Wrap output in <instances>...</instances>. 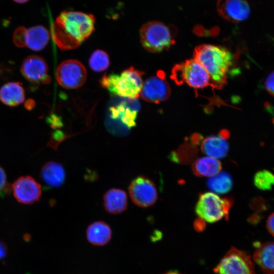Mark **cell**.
Segmentation results:
<instances>
[{
	"label": "cell",
	"mask_w": 274,
	"mask_h": 274,
	"mask_svg": "<svg viewBox=\"0 0 274 274\" xmlns=\"http://www.w3.org/2000/svg\"><path fill=\"white\" fill-rule=\"evenodd\" d=\"M202 137L198 133L193 134L191 138V143L193 145L198 144L202 140Z\"/></svg>",
	"instance_id": "cell-34"
},
{
	"label": "cell",
	"mask_w": 274,
	"mask_h": 274,
	"mask_svg": "<svg viewBox=\"0 0 274 274\" xmlns=\"http://www.w3.org/2000/svg\"><path fill=\"white\" fill-rule=\"evenodd\" d=\"M193 226L196 231L202 232L206 228L205 221L200 218L196 219L194 222Z\"/></svg>",
	"instance_id": "cell-31"
},
{
	"label": "cell",
	"mask_w": 274,
	"mask_h": 274,
	"mask_svg": "<svg viewBox=\"0 0 274 274\" xmlns=\"http://www.w3.org/2000/svg\"><path fill=\"white\" fill-rule=\"evenodd\" d=\"M175 29L162 22L153 21L144 24L140 32L143 46L147 51L158 53L168 49L175 43Z\"/></svg>",
	"instance_id": "cell-4"
},
{
	"label": "cell",
	"mask_w": 274,
	"mask_h": 274,
	"mask_svg": "<svg viewBox=\"0 0 274 274\" xmlns=\"http://www.w3.org/2000/svg\"><path fill=\"white\" fill-rule=\"evenodd\" d=\"M103 204L106 211L111 214H119L127 208L126 193L123 190L112 188L108 190L103 196Z\"/></svg>",
	"instance_id": "cell-17"
},
{
	"label": "cell",
	"mask_w": 274,
	"mask_h": 274,
	"mask_svg": "<svg viewBox=\"0 0 274 274\" xmlns=\"http://www.w3.org/2000/svg\"><path fill=\"white\" fill-rule=\"evenodd\" d=\"M193 57L209 74L213 88L220 89L226 84L227 74L233 63L232 55L227 49L202 44L195 48Z\"/></svg>",
	"instance_id": "cell-2"
},
{
	"label": "cell",
	"mask_w": 274,
	"mask_h": 274,
	"mask_svg": "<svg viewBox=\"0 0 274 274\" xmlns=\"http://www.w3.org/2000/svg\"><path fill=\"white\" fill-rule=\"evenodd\" d=\"M207 186L210 190L215 193L224 194L232 189L233 180L229 173L220 172L208 180Z\"/></svg>",
	"instance_id": "cell-23"
},
{
	"label": "cell",
	"mask_w": 274,
	"mask_h": 274,
	"mask_svg": "<svg viewBox=\"0 0 274 274\" xmlns=\"http://www.w3.org/2000/svg\"><path fill=\"white\" fill-rule=\"evenodd\" d=\"M125 98L110 108V116L112 119L118 120L127 128H130L135 125L140 105L136 98Z\"/></svg>",
	"instance_id": "cell-15"
},
{
	"label": "cell",
	"mask_w": 274,
	"mask_h": 274,
	"mask_svg": "<svg viewBox=\"0 0 274 274\" xmlns=\"http://www.w3.org/2000/svg\"><path fill=\"white\" fill-rule=\"evenodd\" d=\"M89 64L91 68L96 72H100L107 70L110 65L108 54L101 50H97L91 54Z\"/></svg>",
	"instance_id": "cell-25"
},
{
	"label": "cell",
	"mask_w": 274,
	"mask_h": 274,
	"mask_svg": "<svg viewBox=\"0 0 274 274\" xmlns=\"http://www.w3.org/2000/svg\"><path fill=\"white\" fill-rule=\"evenodd\" d=\"M221 162L211 157H204L195 160L192 165L193 173L198 177H212L221 170Z\"/></svg>",
	"instance_id": "cell-22"
},
{
	"label": "cell",
	"mask_w": 274,
	"mask_h": 274,
	"mask_svg": "<svg viewBox=\"0 0 274 274\" xmlns=\"http://www.w3.org/2000/svg\"><path fill=\"white\" fill-rule=\"evenodd\" d=\"M232 203L231 199L221 198L212 192H206L200 195L195 211L197 216L205 221L214 223L223 217L228 219Z\"/></svg>",
	"instance_id": "cell-6"
},
{
	"label": "cell",
	"mask_w": 274,
	"mask_h": 274,
	"mask_svg": "<svg viewBox=\"0 0 274 274\" xmlns=\"http://www.w3.org/2000/svg\"><path fill=\"white\" fill-rule=\"evenodd\" d=\"M112 230L108 224L102 221H95L87 228L88 241L93 245L102 246L107 244L112 237Z\"/></svg>",
	"instance_id": "cell-19"
},
{
	"label": "cell",
	"mask_w": 274,
	"mask_h": 274,
	"mask_svg": "<svg viewBox=\"0 0 274 274\" xmlns=\"http://www.w3.org/2000/svg\"><path fill=\"white\" fill-rule=\"evenodd\" d=\"M197 154V149L192 143L181 146L177 151L170 153L171 161L179 163H186L191 161Z\"/></svg>",
	"instance_id": "cell-24"
},
{
	"label": "cell",
	"mask_w": 274,
	"mask_h": 274,
	"mask_svg": "<svg viewBox=\"0 0 274 274\" xmlns=\"http://www.w3.org/2000/svg\"><path fill=\"white\" fill-rule=\"evenodd\" d=\"M95 18L90 14L64 11L53 22L51 33L54 41L62 50L78 47L94 29Z\"/></svg>",
	"instance_id": "cell-1"
},
{
	"label": "cell",
	"mask_w": 274,
	"mask_h": 274,
	"mask_svg": "<svg viewBox=\"0 0 274 274\" xmlns=\"http://www.w3.org/2000/svg\"><path fill=\"white\" fill-rule=\"evenodd\" d=\"M170 95V88L162 71L145 81L140 94L145 100L156 104L166 100Z\"/></svg>",
	"instance_id": "cell-11"
},
{
	"label": "cell",
	"mask_w": 274,
	"mask_h": 274,
	"mask_svg": "<svg viewBox=\"0 0 274 274\" xmlns=\"http://www.w3.org/2000/svg\"><path fill=\"white\" fill-rule=\"evenodd\" d=\"M261 218L260 214L255 213L248 218V221L252 224L256 225L261 221Z\"/></svg>",
	"instance_id": "cell-32"
},
{
	"label": "cell",
	"mask_w": 274,
	"mask_h": 274,
	"mask_svg": "<svg viewBox=\"0 0 274 274\" xmlns=\"http://www.w3.org/2000/svg\"><path fill=\"white\" fill-rule=\"evenodd\" d=\"M217 9L222 17L234 23L245 20L251 13L247 0H218Z\"/></svg>",
	"instance_id": "cell-12"
},
{
	"label": "cell",
	"mask_w": 274,
	"mask_h": 274,
	"mask_svg": "<svg viewBox=\"0 0 274 274\" xmlns=\"http://www.w3.org/2000/svg\"><path fill=\"white\" fill-rule=\"evenodd\" d=\"M250 208L255 213L260 214L267 209V204L265 199L260 196L253 197L250 202Z\"/></svg>",
	"instance_id": "cell-27"
},
{
	"label": "cell",
	"mask_w": 274,
	"mask_h": 274,
	"mask_svg": "<svg viewBox=\"0 0 274 274\" xmlns=\"http://www.w3.org/2000/svg\"><path fill=\"white\" fill-rule=\"evenodd\" d=\"M143 75V72L131 67L120 74L104 75L100 83L103 87L115 95L127 98H136L141 94Z\"/></svg>",
	"instance_id": "cell-3"
},
{
	"label": "cell",
	"mask_w": 274,
	"mask_h": 274,
	"mask_svg": "<svg viewBox=\"0 0 274 274\" xmlns=\"http://www.w3.org/2000/svg\"><path fill=\"white\" fill-rule=\"evenodd\" d=\"M41 176L47 185L57 188L64 184L65 172L61 164L55 161H49L43 166Z\"/></svg>",
	"instance_id": "cell-20"
},
{
	"label": "cell",
	"mask_w": 274,
	"mask_h": 274,
	"mask_svg": "<svg viewBox=\"0 0 274 274\" xmlns=\"http://www.w3.org/2000/svg\"><path fill=\"white\" fill-rule=\"evenodd\" d=\"M13 1L17 3L23 4V3H26L29 0H13Z\"/></svg>",
	"instance_id": "cell-37"
},
{
	"label": "cell",
	"mask_w": 274,
	"mask_h": 274,
	"mask_svg": "<svg viewBox=\"0 0 274 274\" xmlns=\"http://www.w3.org/2000/svg\"><path fill=\"white\" fill-rule=\"evenodd\" d=\"M48 72L47 63L43 58L37 55L27 57L21 67V73L23 77L32 82L49 83L51 79Z\"/></svg>",
	"instance_id": "cell-14"
},
{
	"label": "cell",
	"mask_w": 274,
	"mask_h": 274,
	"mask_svg": "<svg viewBox=\"0 0 274 274\" xmlns=\"http://www.w3.org/2000/svg\"><path fill=\"white\" fill-rule=\"evenodd\" d=\"M7 248L6 244L0 241V260L3 259L6 256Z\"/></svg>",
	"instance_id": "cell-33"
},
{
	"label": "cell",
	"mask_w": 274,
	"mask_h": 274,
	"mask_svg": "<svg viewBox=\"0 0 274 274\" xmlns=\"http://www.w3.org/2000/svg\"><path fill=\"white\" fill-rule=\"evenodd\" d=\"M14 195L18 201L31 204L38 200L42 193L40 184L30 176L21 177L12 185Z\"/></svg>",
	"instance_id": "cell-13"
},
{
	"label": "cell",
	"mask_w": 274,
	"mask_h": 274,
	"mask_svg": "<svg viewBox=\"0 0 274 274\" xmlns=\"http://www.w3.org/2000/svg\"><path fill=\"white\" fill-rule=\"evenodd\" d=\"M132 201L137 206L147 208L157 201L158 194L154 183L148 178L140 176L135 178L128 187Z\"/></svg>",
	"instance_id": "cell-10"
},
{
	"label": "cell",
	"mask_w": 274,
	"mask_h": 274,
	"mask_svg": "<svg viewBox=\"0 0 274 274\" xmlns=\"http://www.w3.org/2000/svg\"><path fill=\"white\" fill-rule=\"evenodd\" d=\"M0 99L8 106H17L24 100V89L18 83H8L0 89Z\"/></svg>",
	"instance_id": "cell-21"
},
{
	"label": "cell",
	"mask_w": 274,
	"mask_h": 274,
	"mask_svg": "<svg viewBox=\"0 0 274 274\" xmlns=\"http://www.w3.org/2000/svg\"><path fill=\"white\" fill-rule=\"evenodd\" d=\"M215 274H257L251 256L231 247L214 268Z\"/></svg>",
	"instance_id": "cell-7"
},
{
	"label": "cell",
	"mask_w": 274,
	"mask_h": 274,
	"mask_svg": "<svg viewBox=\"0 0 274 274\" xmlns=\"http://www.w3.org/2000/svg\"><path fill=\"white\" fill-rule=\"evenodd\" d=\"M253 261L264 274H274V241L256 245Z\"/></svg>",
	"instance_id": "cell-16"
},
{
	"label": "cell",
	"mask_w": 274,
	"mask_h": 274,
	"mask_svg": "<svg viewBox=\"0 0 274 274\" xmlns=\"http://www.w3.org/2000/svg\"><path fill=\"white\" fill-rule=\"evenodd\" d=\"M50 34L45 27L35 26L29 28L19 27L15 31L13 41L19 47H27L34 51H40L47 45Z\"/></svg>",
	"instance_id": "cell-9"
},
{
	"label": "cell",
	"mask_w": 274,
	"mask_h": 274,
	"mask_svg": "<svg viewBox=\"0 0 274 274\" xmlns=\"http://www.w3.org/2000/svg\"><path fill=\"white\" fill-rule=\"evenodd\" d=\"M201 150L206 155L215 159L225 157L229 151V145L226 139L220 135L206 138L202 142Z\"/></svg>",
	"instance_id": "cell-18"
},
{
	"label": "cell",
	"mask_w": 274,
	"mask_h": 274,
	"mask_svg": "<svg viewBox=\"0 0 274 274\" xmlns=\"http://www.w3.org/2000/svg\"><path fill=\"white\" fill-rule=\"evenodd\" d=\"M266 227L269 233L274 237V212L268 216Z\"/></svg>",
	"instance_id": "cell-30"
},
{
	"label": "cell",
	"mask_w": 274,
	"mask_h": 274,
	"mask_svg": "<svg viewBox=\"0 0 274 274\" xmlns=\"http://www.w3.org/2000/svg\"><path fill=\"white\" fill-rule=\"evenodd\" d=\"M164 274H182L177 271H169L164 273Z\"/></svg>",
	"instance_id": "cell-36"
},
{
	"label": "cell",
	"mask_w": 274,
	"mask_h": 274,
	"mask_svg": "<svg viewBox=\"0 0 274 274\" xmlns=\"http://www.w3.org/2000/svg\"><path fill=\"white\" fill-rule=\"evenodd\" d=\"M220 135L225 139H226L229 137V133L227 130H222L220 131Z\"/></svg>",
	"instance_id": "cell-35"
},
{
	"label": "cell",
	"mask_w": 274,
	"mask_h": 274,
	"mask_svg": "<svg viewBox=\"0 0 274 274\" xmlns=\"http://www.w3.org/2000/svg\"><path fill=\"white\" fill-rule=\"evenodd\" d=\"M253 182L260 190H270L274 186V174L266 169L259 170L255 174Z\"/></svg>",
	"instance_id": "cell-26"
},
{
	"label": "cell",
	"mask_w": 274,
	"mask_h": 274,
	"mask_svg": "<svg viewBox=\"0 0 274 274\" xmlns=\"http://www.w3.org/2000/svg\"><path fill=\"white\" fill-rule=\"evenodd\" d=\"M7 176L5 170L0 166V195H3L8 191Z\"/></svg>",
	"instance_id": "cell-28"
},
{
	"label": "cell",
	"mask_w": 274,
	"mask_h": 274,
	"mask_svg": "<svg viewBox=\"0 0 274 274\" xmlns=\"http://www.w3.org/2000/svg\"><path fill=\"white\" fill-rule=\"evenodd\" d=\"M170 77L177 84L185 83L196 90L209 86L212 87L209 74L194 58L176 64L172 70Z\"/></svg>",
	"instance_id": "cell-5"
},
{
	"label": "cell",
	"mask_w": 274,
	"mask_h": 274,
	"mask_svg": "<svg viewBox=\"0 0 274 274\" xmlns=\"http://www.w3.org/2000/svg\"><path fill=\"white\" fill-rule=\"evenodd\" d=\"M264 86L267 91L274 96V71L270 73L265 79Z\"/></svg>",
	"instance_id": "cell-29"
},
{
	"label": "cell",
	"mask_w": 274,
	"mask_h": 274,
	"mask_svg": "<svg viewBox=\"0 0 274 274\" xmlns=\"http://www.w3.org/2000/svg\"><path fill=\"white\" fill-rule=\"evenodd\" d=\"M56 76L58 83L63 88L76 89L85 83L87 72L81 62L75 59H68L58 65Z\"/></svg>",
	"instance_id": "cell-8"
}]
</instances>
